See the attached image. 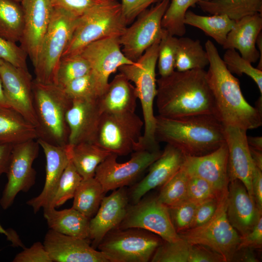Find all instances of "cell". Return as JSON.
<instances>
[{"label":"cell","instance_id":"6da1fadb","mask_svg":"<svg viewBox=\"0 0 262 262\" xmlns=\"http://www.w3.org/2000/svg\"><path fill=\"white\" fill-rule=\"evenodd\" d=\"M156 106L159 115L177 118L214 114L213 96L204 69L174 71L157 80Z\"/></svg>","mask_w":262,"mask_h":262},{"label":"cell","instance_id":"7a4b0ae2","mask_svg":"<svg viewBox=\"0 0 262 262\" xmlns=\"http://www.w3.org/2000/svg\"><path fill=\"white\" fill-rule=\"evenodd\" d=\"M209 67L206 78L213 93L215 116L225 126H233L247 131L262 125V112L245 98L237 78L228 69L213 42L205 44Z\"/></svg>","mask_w":262,"mask_h":262},{"label":"cell","instance_id":"3957f363","mask_svg":"<svg viewBox=\"0 0 262 262\" xmlns=\"http://www.w3.org/2000/svg\"><path fill=\"white\" fill-rule=\"evenodd\" d=\"M155 136L186 156L210 153L225 142V126L214 114H199L177 118L156 115Z\"/></svg>","mask_w":262,"mask_h":262},{"label":"cell","instance_id":"277c9868","mask_svg":"<svg viewBox=\"0 0 262 262\" xmlns=\"http://www.w3.org/2000/svg\"><path fill=\"white\" fill-rule=\"evenodd\" d=\"M160 40L149 47L134 63L118 68L130 82L134 83L140 100L144 122V131L138 150H159L155 136L156 117L153 105L157 94L156 66Z\"/></svg>","mask_w":262,"mask_h":262},{"label":"cell","instance_id":"5b68a950","mask_svg":"<svg viewBox=\"0 0 262 262\" xmlns=\"http://www.w3.org/2000/svg\"><path fill=\"white\" fill-rule=\"evenodd\" d=\"M33 91L38 138L54 145L66 146L69 133L66 115L72 99L59 86L40 83L34 80Z\"/></svg>","mask_w":262,"mask_h":262},{"label":"cell","instance_id":"8992f818","mask_svg":"<svg viewBox=\"0 0 262 262\" xmlns=\"http://www.w3.org/2000/svg\"><path fill=\"white\" fill-rule=\"evenodd\" d=\"M127 25L122 15L121 3L117 0H107L98 4L77 18L75 28L62 57L78 54L96 41L119 37Z\"/></svg>","mask_w":262,"mask_h":262},{"label":"cell","instance_id":"52a82bcc","mask_svg":"<svg viewBox=\"0 0 262 262\" xmlns=\"http://www.w3.org/2000/svg\"><path fill=\"white\" fill-rule=\"evenodd\" d=\"M77 17L53 8L50 21L44 36L35 65L34 80L56 84L60 60L76 26Z\"/></svg>","mask_w":262,"mask_h":262},{"label":"cell","instance_id":"ba28073f","mask_svg":"<svg viewBox=\"0 0 262 262\" xmlns=\"http://www.w3.org/2000/svg\"><path fill=\"white\" fill-rule=\"evenodd\" d=\"M163 241L142 229H115L105 235L97 248L108 262H148Z\"/></svg>","mask_w":262,"mask_h":262},{"label":"cell","instance_id":"9c48e42d","mask_svg":"<svg viewBox=\"0 0 262 262\" xmlns=\"http://www.w3.org/2000/svg\"><path fill=\"white\" fill-rule=\"evenodd\" d=\"M228 192L220 196L216 210L207 222L178 233L190 244L211 249L221 255L224 262L232 261L241 237L227 218Z\"/></svg>","mask_w":262,"mask_h":262},{"label":"cell","instance_id":"30bf717a","mask_svg":"<svg viewBox=\"0 0 262 262\" xmlns=\"http://www.w3.org/2000/svg\"><path fill=\"white\" fill-rule=\"evenodd\" d=\"M143 120L135 113H102L93 143L117 156L138 150Z\"/></svg>","mask_w":262,"mask_h":262},{"label":"cell","instance_id":"8fae6325","mask_svg":"<svg viewBox=\"0 0 262 262\" xmlns=\"http://www.w3.org/2000/svg\"><path fill=\"white\" fill-rule=\"evenodd\" d=\"M170 1L161 0L143 12L119 37L122 51L129 60L136 62L149 47L161 39L162 18Z\"/></svg>","mask_w":262,"mask_h":262},{"label":"cell","instance_id":"7c38bea8","mask_svg":"<svg viewBox=\"0 0 262 262\" xmlns=\"http://www.w3.org/2000/svg\"><path fill=\"white\" fill-rule=\"evenodd\" d=\"M39 144L37 139L14 145L6 172L7 182L0 199V205L7 210L20 192H28L34 184L36 171L33 167L38 156Z\"/></svg>","mask_w":262,"mask_h":262},{"label":"cell","instance_id":"4fadbf2b","mask_svg":"<svg viewBox=\"0 0 262 262\" xmlns=\"http://www.w3.org/2000/svg\"><path fill=\"white\" fill-rule=\"evenodd\" d=\"M131 228L147 230L165 241L175 242L180 238L173 225L168 208L157 196L143 197L129 205L124 219L116 229Z\"/></svg>","mask_w":262,"mask_h":262},{"label":"cell","instance_id":"5bb4252c","mask_svg":"<svg viewBox=\"0 0 262 262\" xmlns=\"http://www.w3.org/2000/svg\"><path fill=\"white\" fill-rule=\"evenodd\" d=\"M159 150L134 151L129 160L117 161L111 153L98 166L95 175L105 193L131 184L161 155Z\"/></svg>","mask_w":262,"mask_h":262},{"label":"cell","instance_id":"9a60e30c","mask_svg":"<svg viewBox=\"0 0 262 262\" xmlns=\"http://www.w3.org/2000/svg\"><path fill=\"white\" fill-rule=\"evenodd\" d=\"M0 76L8 106L36 128L33 82L28 69L17 67L0 59Z\"/></svg>","mask_w":262,"mask_h":262},{"label":"cell","instance_id":"2e32d148","mask_svg":"<svg viewBox=\"0 0 262 262\" xmlns=\"http://www.w3.org/2000/svg\"><path fill=\"white\" fill-rule=\"evenodd\" d=\"M121 47L119 37H109L89 44L79 53L89 63L91 72L104 91L112 73L122 66L135 62L125 56Z\"/></svg>","mask_w":262,"mask_h":262},{"label":"cell","instance_id":"e0dca14e","mask_svg":"<svg viewBox=\"0 0 262 262\" xmlns=\"http://www.w3.org/2000/svg\"><path fill=\"white\" fill-rule=\"evenodd\" d=\"M24 27L20 46L34 66L47 31L53 7L50 0H22Z\"/></svg>","mask_w":262,"mask_h":262},{"label":"cell","instance_id":"ac0fdd59","mask_svg":"<svg viewBox=\"0 0 262 262\" xmlns=\"http://www.w3.org/2000/svg\"><path fill=\"white\" fill-rule=\"evenodd\" d=\"M43 245L52 262H108L88 239L63 234L49 229Z\"/></svg>","mask_w":262,"mask_h":262},{"label":"cell","instance_id":"d6986e66","mask_svg":"<svg viewBox=\"0 0 262 262\" xmlns=\"http://www.w3.org/2000/svg\"><path fill=\"white\" fill-rule=\"evenodd\" d=\"M228 149L226 142L214 151L201 156L185 155L182 166L189 175L203 179L220 194L228 192Z\"/></svg>","mask_w":262,"mask_h":262},{"label":"cell","instance_id":"ffe728a7","mask_svg":"<svg viewBox=\"0 0 262 262\" xmlns=\"http://www.w3.org/2000/svg\"><path fill=\"white\" fill-rule=\"evenodd\" d=\"M128 191L124 187L113 190L104 196L94 216L90 219L89 236L96 249L105 235L116 229L124 219L129 205Z\"/></svg>","mask_w":262,"mask_h":262},{"label":"cell","instance_id":"44dd1931","mask_svg":"<svg viewBox=\"0 0 262 262\" xmlns=\"http://www.w3.org/2000/svg\"><path fill=\"white\" fill-rule=\"evenodd\" d=\"M246 130L233 126H225V138L228 149L229 181L237 179L254 199L251 179L254 164L247 141Z\"/></svg>","mask_w":262,"mask_h":262},{"label":"cell","instance_id":"7402d4cb","mask_svg":"<svg viewBox=\"0 0 262 262\" xmlns=\"http://www.w3.org/2000/svg\"><path fill=\"white\" fill-rule=\"evenodd\" d=\"M185 155L167 144L160 157L149 166L147 175L128 191L130 201L138 202L150 190L163 185L181 167Z\"/></svg>","mask_w":262,"mask_h":262},{"label":"cell","instance_id":"603a6c76","mask_svg":"<svg viewBox=\"0 0 262 262\" xmlns=\"http://www.w3.org/2000/svg\"><path fill=\"white\" fill-rule=\"evenodd\" d=\"M102 114L98 98L72 99L66 115L69 130L68 144L93 142Z\"/></svg>","mask_w":262,"mask_h":262},{"label":"cell","instance_id":"cb8c5ba5","mask_svg":"<svg viewBox=\"0 0 262 262\" xmlns=\"http://www.w3.org/2000/svg\"><path fill=\"white\" fill-rule=\"evenodd\" d=\"M227 215L229 223L241 236L248 234L262 216L254 199L237 179L229 181Z\"/></svg>","mask_w":262,"mask_h":262},{"label":"cell","instance_id":"d4e9b609","mask_svg":"<svg viewBox=\"0 0 262 262\" xmlns=\"http://www.w3.org/2000/svg\"><path fill=\"white\" fill-rule=\"evenodd\" d=\"M37 140L45 154L46 164L45 181L42 192L37 196L26 202L34 213L41 208L48 206L69 160L67 145L59 146L41 139L38 138Z\"/></svg>","mask_w":262,"mask_h":262},{"label":"cell","instance_id":"484cf974","mask_svg":"<svg viewBox=\"0 0 262 262\" xmlns=\"http://www.w3.org/2000/svg\"><path fill=\"white\" fill-rule=\"evenodd\" d=\"M262 29V14L246 16L235 21L222 46L224 49L238 50L241 56L251 63L259 60L256 40Z\"/></svg>","mask_w":262,"mask_h":262},{"label":"cell","instance_id":"4316f807","mask_svg":"<svg viewBox=\"0 0 262 262\" xmlns=\"http://www.w3.org/2000/svg\"><path fill=\"white\" fill-rule=\"evenodd\" d=\"M137 99L134 86L119 73L109 82L98 101L102 113H132Z\"/></svg>","mask_w":262,"mask_h":262},{"label":"cell","instance_id":"83f0119b","mask_svg":"<svg viewBox=\"0 0 262 262\" xmlns=\"http://www.w3.org/2000/svg\"><path fill=\"white\" fill-rule=\"evenodd\" d=\"M44 216L49 229L71 236L88 239L89 218L73 208L57 210L45 207Z\"/></svg>","mask_w":262,"mask_h":262},{"label":"cell","instance_id":"f1b7e54d","mask_svg":"<svg viewBox=\"0 0 262 262\" xmlns=\"http://www.w3.org/2000/svg\"><path fill=\"white\" fill-rule=\"evenodd\" d=\"M36 127L10 107L0 108V143L15 145L37 139Z\"/></svg>","mask_w":262,"mask_h":262},{"label":"cell","instance_id":"f546056e","mask_svg":"<svg viewBox=\"0 0 262 262\" xmlns=\"http://www.w3.org/2000/svg\"><path fill=\"white\" fill-rule=\"evenodd\" d=\"M66 148L73 165L82 179L94 177L98 166L111 154L90 142L67 144Z\"/></svg>","mask_w":262,"mask_h":262},{"label":"cell","instance_id":"4dcf8cb0","mask_svg":"<svg viewBox=\"0 0 262 262\" xmlns=\"http://www.w3.org/2000/svg\"><path fill=\"white\" fill-rule=\"evenodd\" d=\"M197 5L211 15H224L237 21L247 16L262 14V0H198Z\"/></svg>","mask_w":262,"mask_h":262},{"label":"cell","instance_id":"1f68e13d","mask_svg":"<svg viewBox=\"0 0 262 262\" xmlns=\"http://www.w3.org/2000/svg\"><path fill=\"white\" fill-rule=\"evenodd\" d=\"M235 21L226 15L201 16L189 10L185 14L184 20L185 25L200 29L222 46Z\"/></svg>","mask_w":262,"mask_h":262},{"label":"cell","instance_id":"d6a6232c","mask_svg":"<svg viewBox=\"0 0 262 262\" xmlns=\"http://www.w3.org/2000/svg\"><path fill=\"white\" fill-rule=\"evenodd\" d=\"M105 193L95 177L82 179L74 195L72 208L91 219L98 209Z\"/></svg>","mask_w":262,"mask_h":262},{"label":"cell","instance_id":"836d02e7","mask_svg":"<svg viewBox=\"0 0 262 262\" xmlns=\"http://www.w3.org/2000/svg\"><path fill=\"white\" fill-rule=\"evenodd\" d=\"M209 64L207 53L199 40L183 36L178 38L175 61L176 71L204 69Z\"/></svg>","mask_w":262,"mask_h":262},{"label":"cell","instance_id":"e575fe53","mask_svg":"<svg viewBox=\"0 0 262 262\" xmlns=\"http://www.w3.org/2000/svg\"><path fill=\"white\" fill-rule=\"evenodd\" d=\"M23 27L21 3L14 0H0V36L11 42H19Z\"/></svg>","mask_w":262,"mask_h":262},{"label":"cell","instance_id":"d590c367","mask_svg":"<svg viewBox=\"0 0 262 262\" xmlns=\"http://www.w3.org/2000/svg\"><path fill=\"white\" fill-rule=\"evenodd\" d=\"M189 175L181 166L163 185L157 196L158 200L167 207L179 205L187 200Z\"/></svg>","mask_w":262,"mask_h":262},{"label":"cell","instance_id":"8d00e7d4","mask_svg":"<svg viewBox=\"0 0 262 262\" xmlns=\"http://www.w3.org/2000/svg\"><path fill=\"white\" fill-rule=\"evenodd\" d=\"M198 0H170L162 18V28L173 35L183 36L186 31L184 22L185 14L190 7L195 6Z\"/></svg>","mask_w":262,"mask_h":262},{"label":"cell","instance_id":"74e56055","mask_svg":"<svg viewBox=\"0 0 262 262\" xmlns=\"http://www.w3.org/2000/svg\"><path fill=\"white\" fill-rule=\"evenodd\" d=\"M68 158V162L61 175L55 193L47 207L56 208L73 198L76 190L82 180L69 155Z\"/></svg>","mask_w":262,"mask_h":262},{"label":"cell","instance_id":"f35d334b","mask_svg":"<svg viewBox=\"0 0 262 262\" xmlns=\"http://www.w3.org/2000/svg\"><path fill=\"white\" fill-rule=\"evenodd\" d=\"M90 71L89 63L79 53L62 57L56 75V84L63 88L71 81Z\"/></svg>","mask_w":262,"mask_h":262},{"label":"cell","instance_id":"ab89813d","mask_svg":"<svg viewBox=\"0 0 262 262\" xmlns=\"http://www.w3.org/2000/svg\"><path fill=\"white\" fill-rule=\"evenodd\" d=\"M63 89L72 99L98 98L104 91L91 71L71 81Z\"/></svg>","mask_w":262,"mask_h":262},{"label":"cell","instance_id":"60d3db41","mask_svg":"<svg viewBox=\"0 0 262 262\" xmlns=\"http://www.w3.org/2000/svg\"><path fill=\"white\" fill-rule=\"evenodd\" d=\"M178 38L163 29L158 49L157 63L160 77L171 74L175 69Z\"/></svg>","mask_w":262,"mask_h":262},{"label":"cell","instance_id":"b9f144b4","mask_svg":"<svg viewBox=\"0 0 262 262\" xmlns=\"http://www.w3.org/2000/svg\"><path fill=\"white\" fill-rule=\"evenodd\" d=\"M223 60L228 69L232 73L238 76L243 74L250 77L257 84L262 95V70L254 67L251 63L243 58L233 49H227Z\"/></svg>","mask_w":262,"mask_h":262},{"label":"cell","instance_id":"7bdbcfd3","mask_svg":"<svg viewBox=\"0 0 262 262\" xmlns=\"http://www.w3.org/2000/svg\"><path fill=\"white\" fill-rule=\"evenodd\" d=\"M190 245V243L181 238L175 242L163 241L150 262H188Z\"/></svg>","mask_w":262,"mask_h":262},{"label":"cell","instance_id":"ee69618b","mask_svg":"<svg viewBox=\"0 0 262 262\" xmlns=\"http://www.w3.org/2000/svg\"><path fill=\"white\" fill-rule=\"evenodd\" d=\"M198 204L187 200L179 205L167 207L172 223L178 233L190 229Z\"/></svg>","mask_w":262,"mask_h":262},{"label":"cell","instance_id":"f6af8a7d","mask_svg":"<svg viewBox=\"0 0 262 262\" xmlns=\"http://www.w3.org/2000/svg\"><path fill=\"white\" fill-rule=\"evenodd\" d=\"M222 194L219 193L205 180L189 175L187 200L199 203L209 199L219 198Z\"/></svg>","mask_w":262,"mask_h":262},{"label":"cell","instance_id":"bcb514c9","mask_svg":"<svg viewBox=\"0 0 262 262\" xmlns=\"http://www.w3.org/2000/svg\"><path fill=\"white\" fill-rule=\"evenodd\" d=\"M28 55L16 43L0 36V59L19 68L28 69Z\"/></svg>","mask_w":262,"mask_h":262},{"label":"cell","instance_id":"7dc6e473","mask_svg":"<svg viewBox=\"0 0 262 262\" xmlns=\"http://www.w3.org/2000/svg\"><path fill=\"white\" fill-rule=\"evenodd\" d=\"M52 6L79 17L94 6L107 0H50Z\"/></svg>","mask_w":262,"mask_h":262},{"label":"cell","instance_id":"c3c4849f","mask_svg":"<svg viewBox=\"0 0 262 262\" xmlns=\"http://www.w3.org/2000/svg\"><path fill=\"white\" fill-rule=\"evenodd\" d=\"M14 262H52L43 244L33 243L30 247L24 248L14 258Z\"/></svg>","mask_w":262,"mask_h":262},{"label":"cell","instance_id":"681fc988","mask_svg":"<svg viewBox=\"0 0 262 262\" xmlns=\"http://www.w3.org/2000/svg\"><path fill=\"white\" fill-rule=\"evenodd\" d=\"M161 0H121L122 15L127 25L133 22L151 5Z\"/></svg>","mask_w":262,"mask_h":262},{"label":"cell","instance_id":"f907efd6","mask_svg":"<svg viewBox=\"0 0 262 262\" xmlns=\"http://www.w3.org/2000/svg\"><path fill=\"white\" fill-rule=\"evenodd\" d=\"M219 197L209 199L199 203L190 229L202 225L213 217L217 208Z\"/></svg>","mask_w":262,"mask_h":262},{"label":"cell","instance_id":"816d5d0a","mask_svg":"<svg viewBox=\"0 0 262 262\" xmlns=\"http://www.w3.org/2000/svg\"><path fill=\"white\" fill-rule=\"evenodd\" d=\"M188 262H224L222 257L203 245L191 244Z\"/></svg>","mask_w":262,"mask_h":262},{"label":"cell","instance_id":"f5cc1de1","mask_svg":"<svg viewBox=\"0 0 262 262\" xmlns=\"http://www.w3.org/2000/svg\"><path fill=\"white\" fill-rule=\"evenodd\" d=\"M262 246V217L261 216L252 230L244 236H241L238 249L242 247L261 248Z\"/></svg>","mask_w":262,"mask_h":262},{"label":"cell","instance_id":"db71d44e","mask_svg":"<svg viewBox=\"0 0 262 262\" xmlns=\"http://www.w3.org/2000/svg\"><path fill=\"white\" fill-rule=\"evenodd\" d=\"M251 186L253 198L256 206L262 211V170L255 165L253 167Z\"/></svg>","mask_w":262,"mask_h":262},{"label":"cell","instance_id":"11a10c76","mask_svg":"<svg viewBox=\"0 0 262 262\" xmlns=\"http://www.w3.org/2000/svg\"><path fill=\"white\" fill-rule=\"evenodd\" d=\"M13 146L0 143V176L7 172Z\"/></svg>","mask_w":262,"mask_h":262},{"label":"cell","instance_id":"9f6ffc18","mask_svg":"<svg viewBox=\"0 0 262 262\" xmlns=\"http://www.w3.org/2000/svg\"><path fill=\"white\" fill-rule=\"evenodd\" d=\"M257 262L258 260L255 256L252 248L249 247H242L236 251L232 261Z\"/></svg>","mask_w":262,"mask_h":262},{"label":"cell","instance_id":"6f0895ef","mask_svg":"<svg viewBox=\"0 0 262 262\" xmlns=\"http://www.w3.org/2000/svg\"><path fill=\"white\" fill-rule=\"evenodd\" d=\"M0 233L6 236L7 239L10 241L14 246H23V245L17 233L13 229L5 230L0 224Z\"/></svg>","mask_w":262,"mask_h":262},{"label":"cell","instance_id":"680465c9","mask_svg":"<svg viewBox=\"0 0 262 262\" xmlns=\"http://www.w3.org/2000/svg\"><path fill=\"white\" fill-rule=\"evenodd\" d=\"M249 147L251 157L254 164L262 170V151Z\"/></svg>","mask_w":262,"mask_h":262},{"label":"cell","instance_id":"91938a15","mask_svg":"<svg viewBox=\"0 0 262 262\" xmlns=\"http://www.w3.org/2000/svg\"><path fill=\"white\" fill-rule=\"evenodd\" d=\"M247 141L249 146L254 149L262 151V136H247Z\"/></svg>","mask_w":262,"mask_h":262},{"label":"cell","instance_id":"94428289","mask_svg":"<svg viewBox=\"0 0 262 262\" xmlns=\"http://www.w3.org/2000/svg\"><path fill=\"white\" fill-rule=\"evenodd\" d=\"M256 47L258 48L260 57L259 58L257 68L262 70V32L258 35L256 40Z\"/></svg>","mask_w":262,"mask_h":262},{"label":"cell","instance_id":"6125c7cd","mask_svg":"<svg viewBox=\"0 0 262 262\" xmlns=\"http://www.w3.org/2000/svg\"><path fill=\"white\" fill-rule=\"evenodd\" d=\"M3 107H10L8 106V104L7 103V102L5 98L2 81H1V78L0 76V108H3Z\"/></svg>","mask_w":262,"mask_h":262},{"label":"cell","instance_id":"be15d7a7","mask_svg":"<svg viewBox=\"0 0 262 262\" xmlns=\"http://www.w3.org/2000/svg\"><path fill=\"white\" fill-rule=\"evenodd\" d=\"M17 2H20L21 3V2L22 1V0H14Z\"/></svg>","mask_w":262,"mask_h":262},{"label":"cell","instance_id":"e7e4bbea","mask_svg":"<svg viewBox=\"0 0 262 262\" xmlns=\"http://www.w3.org/2000/svg\"></svg>","mask_w":262,"mask_h":262}]
</instances>
